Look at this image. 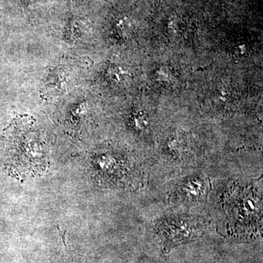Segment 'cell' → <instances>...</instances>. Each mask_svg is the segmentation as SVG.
<instances>
[{
    "mask_svg": "<svg viewBox=\"0 0 263 263\" xmlns=\"http://www.w3.org/2000/svg\"><path fill=\"white\" fill-rule=\"evenodd\" d=\"M32 118L18 117L4 131L7 168L13 176L27 178L48 167V150L34 129Z\"/></svg>",
    "mask_w": 263,
    "mask_h": 263,
    "instance_id": "1",
    "label": "cell"
},
{
    "mask_svg": "<svg viewBox=\"0 0 263 263\" xmlns=\"http://www.w3.org/2000/svg\"><path fill=\"white\" fill-rule=\"evenodd\" d=\"M204 229L200 221L183 216L168 218L157 224L162 251L166 253L177 246L200 238Z\"/></svg>",
    "mask_w": 263,
    "mask_h": 263,
    "instance_id": "2",
    "label": "cell"
},
{
    "mask_svg": "<svg viewBox=\"0 0 263 263\" xmlns=\"http://www.w3.org/2000/svg\"><path fill=\"white\" fill-rule=\"evenodd\" d=\"M210 183L201 175L186 178L176 190V197L181 201H202L209 195Z\"/></svg>",
    "mask_w": 263,
    "mask_h": 263,
    "instance_id": "3",
    "label": "cell"
},
{
    "mask_svg": "<svg viewBox=\"0 0 263 263\" xmlns=\"http://www.w3.org/2000/svg\"><path fill=\"white\" fill-rule=\"evenodd\" d=\"M57 230H58L59 233H60V237H61L62 241H63L64 245H65V248H67V243H66V233H67V230H62L60 229V227L57 226Z\"/></svg>",
    "mask_w": 263,
    "mask_h": 263,
    "instance_id": "4",
    "label": "cell"
}]
</instances>
